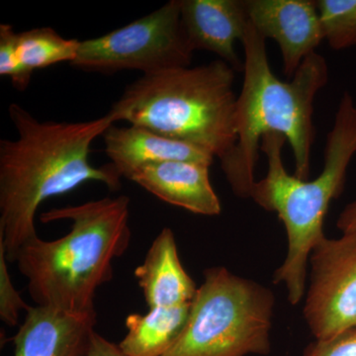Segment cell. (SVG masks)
Instances as JSON below:
<instances>
[{
  "instance_id": "cell-1",
  "label": "cell",
  "mask_w": 356,
  "mask_h": 356,
  "mask_svg": "<svg viewBox=\"0 0 356 356\" xmlns=\"http://www.w3.org/2000/svg\"><path fill=\"white\" fill-rule=\"evenodd\" d=\"M15 140H0V240L7 261L38 236L36 213L47 199L64 195L86 182L121 188L112 163H89L92 143L113 125L108 114L84 122L39 121L19 104L8 107Z\"/></svg>"
},
{
  "instance_id": "cell-2",
  "label": "cell",
  "mask_w": 356,
  "mask_h": 356,
  "mask_svg": "<svg viewBox=\"0 0 356 356\" xmlns=\"http://www.w3.org/2000/svg\"><path fill=\"white\" fill-rule=\"evenodd\" d=\"M242 43L245 76L236 99V143L220 161L235 195L250 198L257 182L254 170L261 139L268 133L284 136L294 156L295 177L309 179L316 134L314 102L329 81V67L325 58L314 51L302 62L291 81L284 83L271 70L266 39L250 22Z\"/></svg>"
},
{
  "instance_id": "cell-3",
  "label": "cell",
  "mask_w": 356,
  "mask_h": 356,
  "mask_svg": "<svg viewBox=\"0 0 356 356\" xmlns=\"http://www.w3.org/2000/svg\"><path fill=\"white\" fill-rule=\"evenodd\" d=\"M130 198H102L42 213V222L70 220V231L54 241L40 236L16 255L34 303L70 313H95L98 288L112 280L113 261L130 247Z\"/></svg>"
},
{
  "instance_id": "cell-4",
  "label": "cell",
  "mask_w": 356,
  "mask_h": 356,
  "mask_svg": "<svg viewBox=\"0 0 356 356\" xmlns=\"http://www.w3.org/2000/svg\"><path fill=\"white\" fill-rule=\"evenodd\" d=\"M286 139L268 133L261 139L268 170L255 182L250 198L264 210L277 213L286 229V259L275 271L274 283L286 286L292 305L301 302L306 290L307 267L312 250L325 238L324 220L332 199L341 195L346 172L356 154V103L346 91L339 102L334 126L327 134L325 165L313 180L290 175L282 161Z\"/></svg>"
},
{
  "instance_id": "cell-5",
  "label": "cell",
  "mask_w": 356,
  "mask_h": 356,
  "mask_svg": "<svg viewBox=\"0 0 356 356\" xmlns=\"http://www.w3.org/2000/svg\"><path fill=\"white\" fill-rule=\"evenodd\" d=\"M234 81L221 60L143 74L107 114L222 159L236 143Z\"/></svg>"
},
{
  "instance_id": "cell-6",
  "label": "cell",
  "mask_w": 356,
  "mask_h": 356,
  "mask_svg": "<svg viewBox=\"0 0 356 356\" xmlns=\"http://www.w3.org/2000/svg\"><path fill=\"white\" fill-rule=\"evenodd\" d=\"M273 293L222 266L204 271L184 331L163 356L268 355Z\"/></svg>"
},
{
  "instance_id": "cell-7",
  "label": "cell",
  "mask_w": 356,
  "mask_h": 356,
  "mask_svg": "<svg viewBox=\"0 0 356 356\" xmlns=\"http://www.w3.org/2000/svg\"><path fill=\"white\" fill-rule=\"evenodd\" d=\"M192 54L182 28L179 0H172L108 34L79 42L70 65L102 74L140 70L151 74L191 67Z\"/></svg>"
},
{
  "instance_id": "cell-8",
  "label": "cell",
  "mask_w": 356,
  "mask_h": 356,
  "mask_svg": "<svg viewBox=\"0 0 356 356\" xmlns=\"http://www.w3.org/2000/svg\"><path fill=\"white\" fill-rule=\"evenodd\" d=\"M304 317L316 339L356 327V233L325 238L310 255Z\"/></svg>"
},
{
  "instance_id": "cell-9",
  "label": "cell",
  "mask_w": 356,
  "mask_h": 356,
  "mask_svg": "<svg viewBox=\"0 0 356 356\" xmlns=\"http://www.w3.org/2000/svg\"><path fill=\"white\" fill-rule=\"evenodd\" d=\"M248 20L264 39L280 47L285 76L293 79L302 62L325 40L313 0H245Z\"/></svg>"
},
{
  "instance_id": "cell-10",
  "label": "cell",
  "mask_w": 356,
  "mask_h": 356,
  "mask_svg": "<svg viewBox=\"0 0 356 356\" xmlns=\"http://www.w3.org/2000/svg\"><path fill=\"white\" fill-rule=\"evenodd\" d=\"M13 337L14 356H86L95 334V313L29 306Z\"/></svg>"
},
{
  "instance_id": "cell-11",
  "label": "cell",
  "mask_w": 356,
  "mask_h": 356,
  "mask_svg": "<svg viewBox=\"0 0 356 356\" xmlns=\"http://www.w3.org/2000/svg\"><path fill=\"white\" fill-rule=\"evenodd\" d=\"M182 28L192 51L216 54L234 70H243L235 49L250 20L245 0H179Z\"/></svg>"
},
{
  "instance_id": "cell-12",
  "label": "cell",
  "mask_w": 356,
  "mask_h": 356,
  "mask_svg": "<svg viewBox=\"0 0 356 356\" xmlns=\"http://www.w3.org/2000/svg\"><path fill=\"white\" fill-rule=\"evenodd\" d=\"M210 166L195 161H159L140 166L127 179L165 203L194 214L217 216L222 207L211 184Z\"/></svg>"
},
{
  "instance_id": "cell-13",
  "label": "cell",
  "mask_w": 356,
  "mask_h": 356,
  "mask_svg": "<svg viewBox=\"0 0 356 356\" xmlns=\"http://www.w3.org/2000/svg\"><path fill=\"white\" fill-rule=\"evenodd\" d=\"M105 153L122 177L149 163L186 161L212 165L214 156L198 147L168 139L140 126H110L102 135Z\"/></svg>"
},
{
  "instance_id": "cell-14",
  "label": "cell",
  "mask_w": 356,
  "mask_h": 356,
  "mask_svg": "<svg viewBox=\"0 0 356 356\" xmlns=\"http://www.w3.org/2000/svg\"><path fill=\"white\" fill-rule=\"evenodd\" d=\"M134 274L149 309L187 305L197 292L195 282L180 261L170 228L161 229Z\"/></svg>"
},
{
  "instance_id": "cell-15",
  "label": "cell",
  "mask_w": 356,
  "mask_h": 356,
  "mask_svg": "<svg viewBox=\"0 0 356 356\" xmlns=\"http://www.w3.org/2000/svg\"><path fill=\"white\" fill-rule=\"evenodd\" d=\"M191 304L156 307L146 314H130L126 318L127 334L119 348L128 356H163L184 331Z\"/></svg>"
},
{
  "instance_id": "cell-16",
  "label": "cell",
  "mask_w": 356,
  "mask_h": 356,
  "mask_svg": "<svg viewBox=\"0 0 356 356\" xmlns=\"http://www.w3.org/2000/svg\"><path fill=\"white\" fill-rule=\"evenodd\" d=\"M79 42L64 38L51 27L34 28L18 33L17 55L27 88L35 70L60 63L70 64L76 57Z\"/></svg>"
},
{
  "instance_id": "cell-17",
  "label": "cell",
  "mask_w": 356,
  "mask_h": 356,
  "mask_svg": "<svg viewBox=\"0 0 356 356\" xmlns=\"http://www.w3.org/2000/svg\"><path fill=\"white\" fill-rule=\"evenodd\" d=\"M325 40L336 51L356 47V0L316 1Z\"/></svg>"
},
{
  "instance_id": "cell-18",
  "label": "cell",
  "mask_w": 356,
  "mask_h": 356,
  "mask_svg": "<svg viewBox=\"0 0 356 356\" xmlns=\"http://www.w3.org/2000/svg\"><path fill=\"white\" fill-rule=\"evenodd\" d=\"M7 261L6 248L0 240V318L9 327H15L19 323L20 312H26L29 306L14 286Z\"/></svg>"
},
{
  "instance_id": "cell-19",
  "label": "cell",
  "mask_w": 356,
  "mask_h": 356,
  "mask_svg": "<svg viewBox=\"0 0 356 356\" xmlns=\"http://www.w3.org/2000/svg\"><path fill=\"white\" fill-rule=\"evenodd\" d=\"M18 33L9 24L0 25V76L10 79L14 88L19 91L27 89L23 81L17 55Z\"/></svg>"
},
{
  "instance_id": "cell-20",
  "label": "cell",
  "mask_w": 356,
  "mask_h": 356,
  "mask_svg": "<svg viewBox=\"0 0 356 356\" xmlns=\"http://www.w3.org/2000/svg\"><path fill=\"white\" fill-rule=\"evenodd\" d=\"M302 356H356V327L309 344Z\"/></svg>"
},
{
  "instance_id": "cell-21",
  "label": "cell",
  "mask_w": 356,
  "mask_h": 356,
  "mask_svg": "<svg viewBox=\"0 0 356 356\" xmlns=\"http://www.w3.org/2000/svg\"><path fill=\"white\" fill-rule=\"evenodd\" d=\"M86 356H128L115 344L95 332Z\"/></svg>"
},
{
  "instance_id": "cell-22",
  "label": "cell",
  "mask_w": 356,
  "mask_h": 356,
  "mask_svg": "<svg viewBox=\"0 0 356 356\" xmlns=\"http://www.w3.org/2000/svg\"><path fill=\"white\" fill-rule=\"evenodd\" d=\"M337 227L343 234L356 233V201L344 208L337 219Z\"/></svg>"
}]
</instances>
